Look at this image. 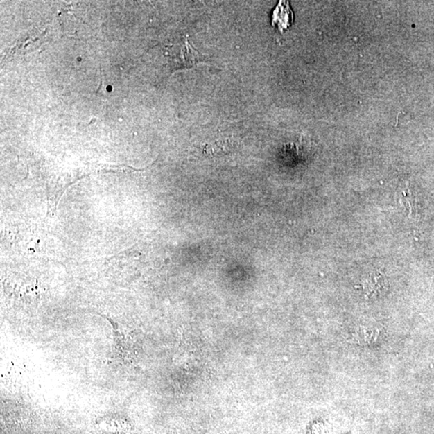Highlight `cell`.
I'll use <instances>...</instances> for the list:
<instances>
[{"instance_id":"obj_1","label":"cell","mask_w":434,"mask_h":434,"mask_svg":"<svg viewBox=\"0 0 434 434\" xmlns=\"http://www.w3.org/2000/svg\"><path fill=\"white\" fill-rule=\"evenodd\" d=\"M168 55L171 72L193 68L205 60V55L200 54L189 43L188 37L184 42L171 47Z\"/></svg>"},{"instance_id":"obj_2","label":"cell","mask_w":434,"mask_h":434,"mask_svg":"<svg viewBox=\"0 0 434 434\" xmlns=\"http://www.w3.org/2000/svg\"><path fill=\"white\" fill-rule=\"evenodd\" d=\"M44 35L45 31L38 29L21 35L13 46L8 50L4 59L19 57L35 51L43 43Z\"/></svg>"},{"instance_id":"obj_3","label":"cell","mask_w":434,"mask_h":434,"mask_svg":"<svg viewBox=\"0 0 434 434\" xmlns=\"http://www.w3.org/2000/svg\"><path fill=\"white\" fill-rule=\"evenodd\" d=\"M362 289L367 299H377L385 294L388 284L385 275L381 272H373L362 281Z\"/></svg>"},{"instance_id":"obj_4","label":"cell","mask_w":434,"mask_h":434,"mask_svg":"<svg viewBox=\"0 0 434 434\" xmlns=\"http://www.w3.org/2000/svg\"><path fill=\"white\" fill-rule=\"evenodd\" d=\"M294 21V14L288 2L281 1L272 12V24L277 26L281 33L288 28Z\"/></svg>"},{"instance_id":"obj_5","label":"cell","mask_w":434,"mask_h":434,"mask_svg":"<svg viewBox=\"0 0 434 434\" xmlns=\"http://www.w3.org/2000/svg\"><path fill=\"white\" fill-rule=\"evenodd\" d=\"M235 148V143H232L230 140H224L207 146L205 153L211 156L225 155L231 153Z\"/></svg>"},{"instance_id":"obj_6","label":"cell","mask_w":434,"mask_h":434,"mask_svg":"<svg viewBox=\"0 0 434 434\" xmlns=\"http://www.w3.org/2000/svg\"><path fill=\"white\" fill-rule=\"evenodd\" d=\"M401 203L406 206V209L410 211V214L413 216L417 213V205L415 198L412 196H408L407 191H403L401 200Z\"/></svg>"}]
</instances>
